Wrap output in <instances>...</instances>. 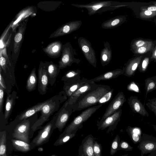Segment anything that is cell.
<instances>
[{
	"mask_svg": "<svg viewBox=\"0 0 156 156\" xmlns=\"http://www.w3.org/2000/svg\"><path fill=\"white\" fill-rule=\"evenodd\" d=\"M67 98L62 90L58 94L49 98L48 102L42 107L41 111V115L32 126V130L35 131L39 129H41V126L49 120L51 115L58 110L60 105Z\"/></svg>",
	"mask_w": 156,
	"mask_h": 156,
	"instance_id": "6da1fadb",
	"label": "cell"
},
{
	"mask_svg": "<svg viewBox=\"0 0 156 156\" xmlns=\"http://www.w3.org/2000/svg\"><path fill=\"white\" fill-rule=\"evenodd\" d=\"M111 89L108 85L99 84L98 87L87 92L79 98L73 105V112L97 105L100 99Z\"/></svg>",
	"mask_w": 156,
	"mask_h": 156,
	"instance_id": "7a4b0ae2",
	"label": "cell"
},
{
	"mask_svg": "<svg viewBox=\"0 0 156 156\" xmlns=\"http://www.w3.org/2000/svg\"><path fill=\"white\" fill-rule=\"evenodd\" d=\"M71 5L77 8L86 9L90 16L97 13L114 10L122 6L119 2L112 1H96L87 4H73Z\"/></svg>",
	"mask_w": 156,
	"mask_h": 156,
	"instance_id": "3957f363",
	"label": "cell"
},
{
	"mask_svg": "<svg viewBox=\"0 0 156 156\" xmlns=\"http://www.w3.org/2000/svg\"><path fill=\"white\" fill-rule=\"evenodd\" d=\"M38 119L37 113L30 117L21 120L15 127L12 134L13 137L16 139L24 141L30 144L29 134L30 128L35 123L32 122Z\"/></svg>",
	"mask_w": 156,
	"mask_h": 156,
	"instance_id": "277c9868",
	"label": "cell"
},
{
	"mask_svg": "<svg viewBox=\"0 0 156 156\" xmlns=\"http://www.w3.org/2000/svg\"><path fill=\"white\" fill-rule=\"evenodd\" d=\"M58 112L52 119L38 131L37 135L32 140L30 145L32 148L39 146L48 142L53 130L56 128L55 124L58 114Z\"/></svg>",
	"mask_w": 156,
	"mask_h": 156,
	"instance_id": "5b68a950",
	"label": "cell"
},
{
	"mask_svg": "<svg viewBox=\"0 0 156 156\" xmlns=\"http://www.w3.org/2000/svg\"><path fill=\"white\" fill-rule=\"evenodd\" d=\"M102 105H98L90 107L82 112L74 118L60 136L69 133L77 128L81 129L83 126V123L87 120Z\"/></svg>",
	"mask_w": 156,
	"mask_h": 156,
	"instance_id": "8992f818",
	"label": "cell"
},
{
	"mask_svg": "<svg viewBox=\"0 0 156 156\" xmlns=\"http://www.w3.org/2000/svg\"><path fill=\"white\" fill-rule=\"evenodd\" d=\"M81 61L80 59L74 57L73 48L70 43L67 42L62 45L61 57L58 62L60 69L71 66L74 63L79 64Z\"/></svg>",
	"mask_w": 156,
	"mask_h": 156,
	"instance_id": "52a82bcc",
	"label": "cell"
},
{
	"mask_svg": "<svg viewBox=\"0 0 156 156\" xmlns=\"http://www.w3.org/2000/svg\"><path fill=\"white\" fill-rule=\"evenodd\" d=\"M77 41L79 46L86 60L90 65L96 67L97 62L96 53L91 43L83 37H79Z\"/></svg>",
	"mask_w": 156,
	"mask_h": 156,
	"instance_id": "ba28073f",
	"label": "cell"
},
{
	"mask_svg": "<svg viewBox=\"0 0 156 156\" xmlns=\"http://www.w3.org/2000/svg\"><path fill=\"white\" fill-rule=\"evenodd\" d=\"M126 101L125 96L122 91L119 92L111 101L106 109L105 112L97 124L101 123L105 119L121 108Z\"/></svg>",
	"mask_w": 156,
	"mask_h": 156,
	"instance_id": "9c48e42d",
	"label": "cell"
},
{
	"mask_svg": "<svg viewBox=\"0 0 156 156\" xmlns=\"http://www.w3.org/2000/svg\"><path fill=\"white\" fill-rule=\"evenodd\" d=\"M73 105L68 104L65 101L62 107L58 110V114L56 120L55 126L60 132L65 127L73 111Z\"/></svg>",
	"mask_w": 156,
	"mask_h": 156,
	"instance_id": "30bf717a",
	"label": "cell"
},
{
	"mask_svg": "<svg viewBox=\"0 0 156 156\" xmlns=\"http://www.w3.org/2000/svg\"><path fill=\"white\" fill-rule=\"evenodd\" d=\"M137 147L141 151V156L156 151V137L142 133Z\"/></svg>",
	"mask_w": 156,
	"mask_h": 156,
	"instance_id": "8fae6325",
	"label": "cell"
},
{
	"mask_svg": "<svg viewBox=\"0 0 156 156\" xmlns=\"http://www.w3.org/2000/svg\"><path fill=\"white\" fill-rule=\"evenodd\" d=\"M122 111V109H120L106 118L101 123L97 124L98 129L103 130L108 127L106 131L107 133L114 131L116 128L117 125L120 120Z\"/></svg>",
	"mask_w": 156,
	"mask_h": 156,
	"instance_id": "7c38bea8",
	"label": "cell"
},
{
	"mask_svg": "<svg viewBox=\"0 0 156 156\" xmlns=\"http://www.w3.org/2000/svg\"><path fill=\"white\" fill-rule=\"evenodd\" d=\"M49 84V79L46 64L41 62L38 72V89L42 95L46 94Z\"/></svg>",
	"mask_w": 156,
	"mask_h": 156,
	"instance_id": "4fadbf2b",
	"label": "cell"
},
{
	"mask_svg": "<svg viewBox=\"0 0 156 156\" xmlns=\"http://www.w3.org/2000/svg\"><path fill=\"white\" fill-rule=\"evenodd\" d=\"M82 23L81 20L69 21L58 28L50 35L49 38H55L69 34L79 29Z\"/></svg>",
	"mask_w": 156,
	"mask_h": 156,
	"instance_id": "5bb4252c",
	"label": "cell"
},
{
	"mask_svg": "<svg viewBox=\"0 0 156 156\" xmlns=\"http://www.w3.org/2000/svg\"><path fill=\"white\" fill-rule=\"evenodd\" d=\"M99 85L95 83V82L90 79L88 80L86 83L74 93L66 101L68 104L73 105L77 102L82 95L97 88Z\"/></svg>",
	"mask_w": 156,
	"mask_h": 156,
	"instance_id": "9a60e30c",
	"label": "cell"
},
{
	"mask_svg": "<svg viewBox=\"0 0 156 156\" xmlns=\"http://www.w3.org/2000/svg\"><path fill=\"white\" fill-rule=\"evenodd\" d=\"M94 138L91 134L86 136L82 140L79 147V154L83 153L84 156H94Z\"/></svg>",
	"mask_w": 156,
	"mask_h": 156,
	"instance_id": "2e32d148",
	"label": "cell"
},
{
	"mask_svg": "<svg viewBox=\"0 0 156 156\" xmlns=\"http://www.w3.org/2000/svg\"><path fill=\"white\" fill-rule=\"evenodd\" d=\"M128 102L134 113L139 114L142 116H149V113L145 109L144 105L137 97L130 96L128 99Z\"/></svg>",
	"mask_w": 156,
	"mask_h": 156,
	"instance_id": "e0dca14e",
	"label": "cell"
},
{
	"mask_svg": "<svg viewBox=\"0 0 156 156\" xmlns=\"http://www.w3.org/2000/svg\"><path fill=\"white\" fill-rule=\"evenodd\" d=\"M88 80L83 77L77 80L69 82H64L63 91L68 98L70 97L72 94L81 87Z\"/></svg>",
	"mask_w": 156,
	"mask_h": 156,
	"instance_id": "ac0fdd59",
	"label": "cell"
},
{
	"mask_svg": "<svg viewBox=\"0 0 156 156\" xmlns=\"http://www.w3.org/2000/svg\"><path fill=\"white\" fill-rule=\"evenodd\" d=\"M49 99L39 103L23 111L16 116L15 119L19 120H22L32 116L39 111H41L42 107L49 101Z\"/></svg>",
	"mask_w": 156,
	"mask_h": 156,
	"instance_id": "d6986e66",
	"label": "cell"
},
{
	"mask_svg": "<svg viewBox=\"0 0 156 156\" xmlns=\"http://www.w3.org/2000/svg\"><path fill=\"white\" fill-rule=\"evenodd\" d=\"M17 94L15 91H13L11 94H7L6 97L5 112L2 118L8 120L12 112L15 104V100L17 98Z\"/></svg>",
	"mask_w": 156,
	"mask_h": 156,
	"instance_id": "ffe728a7",
	"label": "cell"
},
{
	"mask_svg": "<svg viewBox=\"0 0 156 156\" xmlns=\"http://www.w3.org/2000/svg\"><path fill=\"white\" fill-rule=\"evenodd\" d=\"M104 48L101 51L100 59L102 66H105L111 61L112 57V51L110 44L108 41L104 42Z\"/></svg>",
	"mask_w": 156,
	"mask_h": 156,
	"instance_id": "44dd1931",
	"label": "cell"
},
{
	"mask_svg": "<svg viewBox=\"0 0 156 156\" xmlns=\"http://www.w3.org/2000/svg\"><path fill=\"white\" fill-rule=\"evenodd\" d=\"M124 74V71L123 69H117L106 72L90 80L94 82H99L101 80H108L117 78Z\"/></svg>",
	"mask_w": 156,
	"mask_h": 156,
	"instance_id": "7402d4cb",
	"label": "cell"
},
{
	"mask_svg": "<svg viewBox=\"0 0 156 156\" xmlns=\"http://www.w3.org/2000/svg\"><path fill=\"white\" fill-rule=\"evenodd\" d=\"M62 43L59 41L54 42L49 45L47 47L44 48V51L49 56L52 58L59 56L61 54Z\"/></svg>",
	"mask_w": 156,
	"mask_h": 156,
	"instance_id": "603a6c76",
	"label": "cell"
},
{
	"mask_svg": "<svg viewBox=\"0 0 156 156\" xmlns=\"http://www.w3.org/2000/svg\"><path fill=\"white\" fill-rule=\"evenodd\" d=\"M49 79V84L52 86L55 83L60 70L58 65L52 62L46 64Z\"/></svg>",
	"mask_w": 156,
	"mask_h": 156,
	"instance_id": "cb8c5ba5",
	"label": "cell"
},
{
	"mask_svg": "<svg viewBox=\"0 0 156 156\" xmlns=\"http://www.w3.org/2000/svg\"><path fill=\"white\" fill-rule=\"evenodd\" d=\"M26 25V23L24 22L22 23L14 37L13 51L15 54H16L19 50L24 36Z\"/></svg>",
	"mask_w": 156,
	"mask_h": 156,
	"instance_id": "d4e9b609",
	"label": "cell"
},
{
	"mask_svg": "<svg viewBox=\"0 0 156 156\" xmlns=\"http://www.w3.org/2000/svg\"><path fill=\"white\" fill-rule=\"evenodd\" d=\"M126 130L134 144H137L140 142L142 134V131L140 128L138 127L128 126Z\"/></svg>",
	"mask_w": 156,
	"mask_h": 156,
	"instance_id": "484cf974",
	"label": "cell"
},
{
	"mask_svg": "<svg viewBox=\"0 0 156 156\" xmlns=\"http://www.w3.org/2000/svg\"><path fill=\"white\" fill-rule=\"evenodd\" d=\"M123 17L118 16L104 21L101 24V27L105 29H110L117 27L123 23Z\"/></svg>",
	"mask_w": 156,
	"mask_h": 156,
	"instance_id": "4316f807",
	"label": "cell"
},
{
	"mask_svg": "<svg viewBox=\"0 0 156 156\" xmlns=\"http://www.w3.org/2000/svg\"><path fill=\"white\" fill-rule=\"evenodd\" d=\"M81 70L79 69H73L67 72L61 78L64 82H69L81 78Z\"/></svg>",
	"mask_w": 156,
	"mask_h": 156,
	"instance_id": "83f0119b",
	"label": "cell"
},
{
	"mask_svg": "<svg viewBox=\"0 0 156 156\" xmlns=\"http://www.w3.org/2000/svg\"><path fill=\"white\" fill-rule=\"evenodd\" d=\"M13 147L17 151L22 152H27L32 149L31 145L24 141L16 139L11 140Z\"/></svg>",
	"mask_w": 156,
	"mask_h": 156,
	"instance_id": "f1b7e54d",
	"label": "cell"
},
{
	"mask_svg": "<svg viewBox=\"0 0 156 156\" xmlns=\"http://www.w3.org/2000/svg\"><path fill=\"white\" fill-rule=\"evenodd\" d=\"M38 82V78L36 73V69L34 68L31 71L27 78L26 85L27 90L32 91L35 90Z\"/></svg>",
	"mask_w": 156,
	"mask_h": 156,
	"instance_id": "f546056e",
	"label": "cell"
},
{
	"mask_svg": "<svg viewBox=\"0 0 156 156\" xmlns=\"http://www.w3.org/2000/svg\"><path fill=\"white\" fill-rule=\"evenodd\" d=\"M79 129V128H77L69 133L60 136L58 139L54 143V145L55 146H57L63 144L73 137L76 135L77 132Z\"/></svg>",
	"mask_w": 156,
	"mask_h": 156,
	"instance_id": "4dcf8cb0",
	"label": "cell"
},
{
	"mask_svg": "<svg viewBox=\"0 0 156 156\" xmlns=\"http://www.w3.org/2000/svg\"><path fill=\"white\" fill-rule=\"evenodd\" d=\"M145 98L147 94L156 89V76L148 77L145 80Z\"/></svg>",
	"mask_w": 156,
	"mask_h": 156,
	"instance_id": "1f68e13d",
	"label": "cell"
},
{
	"mask_svg": "<svg viewBox=\"0 0 156 156\" xmlns=\"http://www.w3.org/2000/svg\"><path fill=\"white\" fill-rule=\"evenodd\" d=\"M6 133L5 131L0 132V156H7L6 154Z\"/></svg>",
	"mask_w": 156,
	"mask_h": 156,
	"instance_id": "d6a6232c",
	"label": "cell"
},
{
	"mask_svg": "<svg viewBox=\"0 0 156 156\" xmlns=\"http://www.w3.org/2000/svg\"><path fill=\"white\" fill-rule=\"evenodd\" d=\"M120 141L119 136L117 135L112 143L110 150V154L111 155H114L117 151H119V147Z\"/></svg>",
	"mask_w": 156,
	"mask_h": 156,
	"instance_id": "836d02e7",
	"label": "cell"
},
{
	"mask_svg": "<svg viewBox=\"0 0 156 156\" xmlns=\"http://www.w3.org/2000/svg\"><path fill=\"white\" fill-rule=\"evenodd\" d=\"M114 90L111 89L102 96L99 100L97 104L103 105L108 102L112 98Z\"/></svg>",
	"mask_w": 156,
	"mask_h": 156,
	"instance_id": "e575fe53",
	"label": "cell"
},
{
	"mask_svg": "<svg viewBox=\"0 0 156 156\" xmlns=\"http://www.w3.org/2000/svg\"><path fill=\"white\" fill-rule=\"evenodd\" d=\"M133 147L126 141L122 140L120 141L118 150H124L126 151H131Z\"/></svg>",
	"mask_w": 156,
	"mask_h": 156,
	"instance_id": "d590c367",
	"label": "cell"
},
{
	"mask_svg": "<svg viewBox=\"0 0 156 156\" xmlns=\"http://www.w3.org/2000/svg\"><path fill=\"white\" fill-rule=\"evenodd\" d=\"M102 150L101 145L95 140L94 146V156H102Z\"/></svg>",
	"mask_w": 156,
	"mask_h": 156,
	"instance_id": "8d00e7d4",
	"label": "cell"
},
{
	"mask_svg": "<svg viewBox=\"0 0 156 156\" xmlns=\"http://www.w3.org/2000/svg\"><path fill=\"white\" fill-rule=\"evenodd\" d=\"M4 89L0 86V117H3L4 114L3 112V106Z\"/></svg>",
	"mask_w": 156,
	"mask_h": 156,
	"instance_id": "74e56055",
	"label": "cell"
},
{
	"mask_svg": "<svg viewBox=\"0 0 156 156\" xmlns=\"http://www.w3.org/2000/svg\"><path fill=\"white\" fill-rule=\"evenodd\" d=\"M127 89L129 90L140 93V89L138 84L134 81L131 82L127 86Z\"/></svg>",
	"mask_w": 156,
	"mask_h": 156,
	"instance_id": "f35d334b",
	"label": "cell"
},
{
	"mask_svg": "<svg viewBox=\"0 0 156 156\" xmlns=\"http://www.w3.org/2000/svg\"><path fill=\"white\" fill-rule=\"evenodd\" d=\"M148 64V59L147 58L144 59L142 64L139 67V71L141 73L145 72L147 69V68Z\"/></svg>",
	"mask_w": 156,
	"mask_h": 156,
	"instance_id": "ab89813d",
	"label": "cell"
},
{
	"mask_svg": "<svg viewBox=\"0 0 156 156\" xmlns=\"http://www.w3.org/2000/svg\"><path fill=\"white\" fill-rule=\"evenodd\" d=\"M0 67L5 73H6V62L5 58L3 56H1L0 58Z\"/></svg>",
	"mask_w": 156,
	"mask_h": 156,
	"instance_id": "60d3db41",
	"label": "cell"
},
{
	"mask_svg": "<svg viewBox=\"0 0 156 156\" xmlns=\"http://www.w3.org/2000/svg\"><path fill=\"white\" fill-rule=\"evenodd\" d=\"M0 86L2 87L4 90L6 89L5 82L4 80L2 73V69L0 68Z\"/></svg>",
	"mask_w": 156,
	"mask_h": 156,
	"instance_id": "b9f144b4",
	"label": "cell"
},
{
	"mask_svg": "<svg viewBox=\"0 0 156 156\" xmlns=\"http://www.w3.org/2000/svg\"><path fill=\"white\" fill-rule=\"evenodd\" d=\"M146 105L151 111L154 113L156 116V106L149 102L146 103Z\"/></svg>",
	"mask_w": 156,
	"mask_h": 156,
	"instance_id": "7bdbcfd3",
	"label": "cell"
},
{
	"mask_svg": "<svg viewBox=\"0 0 156 156\" xmlns=\"http://www.w3.org/2000/svg\"><path fill=\"white\" fill-rule=\"evenodd\" d=\"M146 48L144 47H141L138 48L137 50V52L138 53L142 54L144 53L146 51Z\"/></svg>",
	"mask_w": 156,
	"mask_h": 156,
	"instance_id": "ee69618b",
	"label": "cell"
},
{
	"mask_svg": "<svg viewBox=\"0 0 156 156\" xmlns=\"http://www.w3.org/2000/svg\"><path fill=\"white\" fill-rule=\"evenodd\" d=\"M149 102L156 106V98H154L148 100Z\"/></svg>",
	"mask_w": 156,
	"mask_h": 156,
	"instance_id": "f6af8a7d",
	"label": "cell"
},
{
	"mask_svg": "<svg viewBox=\"0 0 156 156\" xmlns=\"http://www.w3.org/2000/svg\"><path fill=\"white\" fill-rule=\"evenodd\" d=\"M145 42L143 41H139L136 42V45L137 47H140L143 46Z\"/></svg>",
	"mask_w": 156,
	"mask_h": 156,
	"instance_id": "bcb514c9",
	"label": "cell"
},
{
	"mask_svg": "<svg viewBox=\"0 0 156 156\" xmlns=\"http://www.w3.org/2000/svg\"><path fill=\"white\" fill-rule=\"evenodd\" d=\"M147 9L148 10L152 11H156V6H151L148 7Z\"/></svg>",
	"mask_w": 156,
	"mask_h": 156,
	"instance_id": "7dc6e473",
	"label": "cell"
},
{
	"mask_svg": "<svg viewBox=\"0 0 156 156\" xmlns=\"http://www.w3.org/2000/svg\"><path fill=\"white\" fill-rule=\"evenodd\" d=\"M144 13L146 15L149 16L152 14V12L150 11L147 10L144 12Z\"/></svg>",
	"mask_w": 156,
	"mask_h": 156,
	"instance_id": "c3c4849f",
	"label": "cell"
},
{
	"mask_svg": "<svg viewBox=\"0 0 156 156\" xmlns=\"http://www.w3.org/2000/svg\"><path fill=\"white\" fill-rule=\"evenodd\" d=\"M148 156H156V151H155L149 154Z\"/></svg>",
	"mask_w": 156,
	"mask_h": 156,
	"instance_id": "681fc988",
	"label": "cell"
},
{
	"mask_svg": "<svg viewBox=\"0 0 156 156\" xmlns=\"http://www.w3.org/2000/svg\"><path fill=\"white\" fill-rule=\"evenodd\" d=\"M153 127L154 130L156 132V125H151Z\"/></svg>",
	"mask_w": 156,
	"mask_h": 156,
	"instance_id": "f907efd6",
	"label": "cell"
},
{
	"mask_svg": "<svg viewBox=\"0 0 156 156\" xmlns=\"http://www.w3.org/2000/svg\"><path fill=\"white\" fill-rule=\"evenodd\" d=\"M78 156H84V155L83 153H81L80 154H79V155Z\"/></svg>",
	"mask_w": 156,
	"mask_h": 156,
	"instance_id": "816d5d0a",
	"label": "cell"
},
{
	"mask_svg": "<svg viewBox=\"0 0 156 156\" xmlns=\"http://www.w3.org/2000/svg\"><path fill=\"white\" fill-rule=\"evenodd\" d=\"M121 156H128V154H125L123 155H122Z\"/></svg>",
	"mask_w": 156,
	"mask_h": 156,
	"instance_id": "f5cc1de1",
	"label": "cell"
},
{
	"mask_svg": "<svg viewBox=\"0 0 156 156\" xmlns=\"http://www.w3.org/2000/svg\"><path fill=\"white\" fill-rule=\"evenodd\" d=\"M154 55L155 56H156V49L155 51L154 52Z\"/></svg>",
	"mask_w": 156,
	"mask_h": 156,
	"instance_id": "db71d44e",
	"label": "cell"
},
{
	"mask_svg": "<svg viewBox=\"0 0 156 156\" xmlns=\"http://www.w3.org/2000/svg\"><path fill=\"white\" fill-rule=\"evenodd\" d=\"M51 156H57L55 154H52L51 155Z\"/></svg>",
	"mask_w": 156,
	"mask_h": 156,
	"instance_id": "11a10c76",
	"label": "cell"
},
{
	"mask_svg": "<svg viewBox=\"0 0 156 156\" xmlns=\"http://www.w3.org/2000/svg\"><path fill=\"white\" fill-rule=\"evenodd\" d=\"M13 156H19L18 155H13Z\"/></svg>",
	"mask_w": 156,
	"mask_h": 156,
	"instance_id": "9f6ffc18",
	"label": "cell"
}]
</instances>
